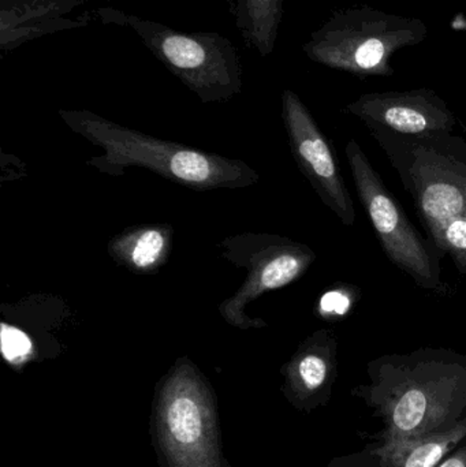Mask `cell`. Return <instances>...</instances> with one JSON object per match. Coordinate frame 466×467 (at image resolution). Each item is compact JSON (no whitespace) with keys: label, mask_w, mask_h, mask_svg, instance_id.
I'll return each instance as SVG.
<instances>
[{"label":"cell","mask_w":466,"mask_h":467,"mask_svg":"<svg viewBox=\"0 0 466 467\" xmlns=\"http://www.w3.org/2000/svg\"><path fill=\"white\" fill-rule=\"evenodd\" d=\"M368 383L352 389L379 420L378 441L453 431L466 420V356L450 348L385 354L367 364Z\"/></svg>","instance_id":"1"},{"label":"cell","mask_w":466,"mask_h":467,"mask_svg":"<svg viewBox=\"0 0 466 467\" xmlns=\"http://www.w3.org/2000/svg\"><path fill=\"white\" fill-rule=\"evenodd\" d=\"M369 131L412 199L427 238L466 276V137Z\"/></svg>","instance_id":"2"},{"label":"cell","mask_w":466,"mask_h":467,"mask_svg":"<svg viewBox=\"0 0 466 467\" xmlns=\"http://www.w3.org/2000/svg\"><path fill=\"white\" fill-rule=\"evenodd\" d=\"M59 117L74 133L104 150L88 161L104 174L119 177L129 167H142L200 192L246 188L259 181L245 161L163 141L87 109H60Z\"/></svg>","instance_id":"3"},{"label":"cell","mask_w":466,"mask_h":467,"mask_svg":"<svg viewBox=\"0 0 466 467\" xmlns=\"http://www.w3.org/2000/svg\"><path fill=\"white\" fill-rule=\"evenodd\" d=\"M427 36L429 27L421 19L353 5L336 11L312 33L303 51L312 62L357 78L391 77L394 55L423 43Z\"/></svg>","instance_id":"4"},{"label":"cell","mask_w":466,"mask_h":467,"mask_svg":"<svg viewBox=\"0 0 466 467\" xmlns=\"http://www.w3.org/2000/svg\"><path fill=\"white\" fill-rule=\"evenodd\" d=\"M103 24L130 27L142 44L202 103H224L243 90L234 44L216 32H181L117 8L96 11Z\"/></svg>","instance_id":"5"},{"label":"cell","mask_w":466,"mask_h":467,"mask_svg":"<svg viewBox=\"0 0 466 467\" xmlns=\"http://www.w3.org/2000/svg\"><path fill=\"white\" fill-rule=\"evenodd\" d=\"M345 153L358 199L388 260L409 275L419 287L442 293V254L416 230L356 140L347 142Z\"/></svg>","instance_id":"6"},{"label":"cell","mask_w":466,"mask_h":467,"mask_svg":"<svg viewBox=\"0 0 466 467\" xmlns=\"http://www.w3.org/2000/svg\"><path fill=\"white\" fill-rule=\"evenodd\" d=\"M218 247L224 260L248 271L237 293L219 305L223 320L241 329L267 327L263 318L246 315V305L297 282L316 260L308 244L276 234H237L224 238Z\"/></svg>","instance_id":"7"},{"label":"cell","mask_w":466,"mask_h":467,"mask_svg":"<svg viewBox=\"0 0 466 467\" xmlns=\"http://www.w3.org/2000/svg\"><path fill=\"white\" fill-rule=\"evenodd\" d=\"M282 118L298 169L323 204L327 205L345 226H353L356 223L355 202L333 147L300 96L293 90L282 93Z\"/></svg>","instance_id":"8"},{"label":"cell","mask_w":466,"mask_h":467,"mask_svg":"<svg viewBox=\"0 0 466 467\" xmlns=\"http://www.w3.org/2000/svg\"><path fill=\"white\" fill-rule=\"evenodd\" d=\"M161 409L164 441L177 466L212 467V424L204 389L191 364L172 369Z\"/></svg>","instance_id":"9"},{"label":"cell","mask_w":466,"mask_h":467,"mask_svg":"<svg viewBox=\"0 0 466 467\" xmlns=\"http://www.w3.org/2000/svg\"><path fill=\"white\" fill-rule=\"evenodd\" d=\"M342 111L360 119L368 130L405 137L454 133L459 122L448 103L429 88L366 93Z\"/></svg>","instance_id":"10"},{"label":"cell","mask_w":466,"mask_h":467,"mask_svg":"<svg viewBox=\"0 0 466 467\" xmlns=\"http://www.w3.org/2000/svg\"><path fill=\"white\" fill-rule=\"evenodd\" d=\"M293 397L308 408L326 405L338 376V339L333 329L309 335L286 367Z\"/></svg>","instance_id":"11"},{"label":"cell","mask_w":466,"mask_h":467,"mask_svg":"<svg viewBox=\"0 0 466 467\" xmlns=\"http://www.w3.org/2000/svg\"><path fill=\"white\" fill-rule=\"evenodd\" d=\"M466 441V420L445 433L378 441L349 457L334 461L333 467H437Z\"/></svg>","instance_id":"12"},{"label":"cell","mask_w":466,"mask_h":467,"mask_svg":"<svg viewBox=\"0 0 466 467\" xmlns=\"http://www.w3.org/2000/svg\"><path fill=\"white\" fill-rule=\"evenodd\" d=\"M87 0H2L0 11V47L3 51L55 30L78 27L87 22L62 19Z\"/></svg>","instance_id":"13"},{"label":"cell","mask_w":466,"mask_h":467,"mask_svg":"<svg viewBox=\"0 0 466 467\" xmlns=\"http://www.w3.org/2000/svg\"><path fill=\"white\" fill-rule=\"evenodd\" d=\"M174 232L164 223L129 227L109 242V254L118 265L139 275L156 274L169 260Z\"/></svg>","instance_id":"14"},{"label":"cell","mask_w":466,"mask_h":467,"mask_svg":"<svg viewBox=\"0 0 466 467\" xmlns=\"http://www.w3.org/2000/svg\"><path fill=\"white\" fill-rule=\"evenodd\" d=\"M235 25L249 48L267 57L275 49L284 0H235Z\"/></svg>","instance_id":"15"},{"label":"cell","mask_w":466,"mask_h":467,"mask_svg":"<svg viewBox=\"0 0 466 467\" xmlns=\"http://www.w3.org/2000/svg\"><path fill=\"white\" fill-rule=\"evenodd\" d=\"M358 288L350 285H337L326 291L317 302L316 313L328 323L347 317L358 301Z\"/></svg>","instance_id":"16"},{"label":"cell","mask_w":466,"mask_h":467,"mask_svg":"<svg viewBox=\"0 0 466 467\" xmlns=\"http://www.w3.org/2000/svg\"><path fill=\"white\" fill-rule=\"evenodd\" d=\"M2 353L10 364H22L33 354L32 339L18 327L2 321Z\"/></svg>","instance_id":"17"},{"label":"cell","mask_w":466,"mask_h":467,"mask_svg":"<svg viewBox=\"0 0 466 467\" xmlns=\"http://www.w3.org/2000/svg\"><path fill=\"white\" fill-rule=\"evenodd\" d=\"M437 467H466V443L454 450Z\"/></svg>","instance_id":"18"}]
</instances>
